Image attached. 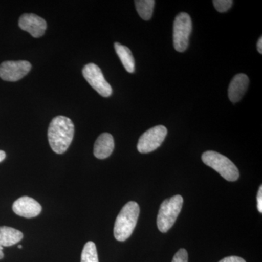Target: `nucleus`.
<instances>
[{
  "label": "nucleus",
  "mask_w": 262,
  "mask_h": 262,
  "mask_svg": "<svg viewBox=\"0 0 262 262\" xmlns=\"http://www.w3.org/2000/svg\"><path fill=\"white\" fill-rule=\"evenodd\" d=\"M75 125L70 118L58 116L52 120L48 127V136L52 150L57 154H63L73 140Z\"/></svg>",
  "instance_id": "nucleus-1"
},
{
  "label": "nucleus",
  "mask_w": 262,
  "mask_h": 262,
  "mask_svg": "<svg viewBox=\"0 0 262 262\" xmlns=\"http://www.w3.org/2000/svg\"><path fill=\"white\" fill-rule=\"evenodd\" d=\"M139 213V204L134 201L128 202L122 208L114 227V235L117 241L123 242L130 237L137 224Z\"/></svg>",
  "instance_id": "nucleus-2"
},
{
  "label": "nucleus",
  "mask_w": 262,
  "mask_h": 262,
  "mask_svg": "<svg viewBox=\"0 0 262 262\" xmlns=\"http://www.w3.org/2000/svg\"><path fill=\"white\" fill-rule=\"evenodd\" d=\"M202 160L229 182H234L239 178L238 169L225 155L214 151H207L202 155Z\"/></svg>",
  "instance_id": "nucleus-3"
},
{
  "label": "nucleus",
  "mask_w": 262,
  "mask_h": 262,
  "mask_svg": "<svg viewBox=\"0 0 262 262\" xmlns=\"http://www.w3.org/2000/svg\"><path fill=\"white\" fill-rule=\"evenodd\" d=\"M183 203L184 200L179 194L163 202L157 220V225L160 232L165 233L173 227L182 211Z\"/></svg>",
  "instance_id": "nucleus-4"
},
{
  "label": "nucleus",
  "mask_w": 262,
  "mask_h": 262,
  "mask_svg": "<svg viewBox=\"0 0 262 262\" xmlns=\"http://www.w3.org/2000/svg\"><path fill=\"white\" fill-rule=\"evenodd\" d=\"M192 29V19L189 14L181 13L177 15L173 23V46L176 51L182 53L187 49Z\"/></svg>",
  "instance_id": "nucleus-5"
},
{
  "label": "nucleus",
  "mask_w": 262,
  "mask_h": 262,
  "mask_svg": "<svg viewBox=\"0 0 262 262\" xmlns=\"http://www.w3.org/2000/svg\"><path fill=\"white\" fill-rule=\"evenodd\" d=\"M168 134L163 125H157L141 135L137 144L138 151L142 154L151 152L159 148Z\"/></svg>",
  "instance_id": "nucleus-6"
},
{
  "label": "nucleus",
  "mask_w": 262,
  "mask_h": 262,
  "mask_svg": "<svg viewBox=\"0 0 262 262\" xmlns=\"http://www.w3.org/2000/svg\"><path fill=\"white\" fill-rule=\"evenodd\" d=\"M82 75L90 85L103 97H110L113 94L111 85L106 82L101 69L95 63H89L84 67Z\"/></svg>",
  "instance_id": "nucleus-7"
},
{
  "label": "nucleus",
  "mask_w": 262,
  "mask_h": 262,
  "mask_svg": "<svg viewBox=\"0 0 262 262\" xmlns=\"http://www.w3.org/2000/svg\"><path fill=\"white\" fill-rule=\"evenodd\" d=\"M32 64L27 61H8L0 65V78L8 82L21 80L30 72Z\"/></svg>",
  "instance_id": "nucleus-8"
},
{
  "label": "nucleus",
  "mask_w": 262,
  "mask_h": 262,
  "mask_svg": "<svg viewBox=\"0 0 262 262\" xmlns=\"http://www.w3.org/2000/svg\"><path fill=\"white\" fill-rule=\"evenodd\" d=\"M19 27L29 32L33 37L39 38L44 35L47 29V23L41 17L35 14L22 15L19 19Z\"/></svg>",
  "instance_id": "nucleus-9"
},
{
  "label": "nucleus",
  "mask_w": 262,
  "mask_h": 262,
  "mask_svg": "<svg viewBox=\"0 0 262 262\" xmlns=\"http://www.w3.org/2000/svg\"><path fill=\"white\" fill-rule=\"evenodd\" d=\"M13 211L20 216L31 219L37 216L41 213L42 206L33 198L24 196L14 202Z\"/></svg>",
  "instance_id": "nucleus-10"
},
{
  "label": "nucleus",
  "mask_w": 262,
  "mask_h": 262,
  "mask_svg": "<svg viewBox=\"0 0 262 262\" xmlns=\"http://www.w3.org/2000/svg\"><path fill=\"white\" fill-rule=\"evenodd\" d=\"M248 84H249V78L247 75L241 73L234 76L229 86V100L234 103L238 102L246 94Z\"/></svg>",
  "instance_id": "nucleus-11"
},
{
  "label": "nucleus",
  "mask_w": 262,
  "mask_h": 262,
  "mask_svg": "<svg viewBox=\"0 0 262 262\" xmlns=\"http://www.w3.org/2000/svg\"><path fill=\"white\" fill-rule=\"evenodd\" d=\"M115 141L113 136L108 133L101 134L94 144V154L98 159H106L113 152Z\"/></svg>",
  "instance_id": "nucleus-12"
},
{
  "label": "nucleus",
  "mask_w": 262,
  "mask_h": 262,
  "mask_svg": "<svg viewBox=\"0 0 262 262\" xmlns=\"http://www.w3.org/2000/svg\"><path fill=\"white\" fill-rule=\"evenodd\" d=\"M23 237L24 234L20 231L5 226L0 227V245L3 247H9L18 244Z\"/></svg>",
  "instance_id": "nucleus-13"
},
{
  "label": "nucleus",
  "mask_w": 262,
  "mask_h": 262,
  "mask_svg": "<svg viewBox=\"0 0 262 262\" xmlns=\"http://www.w3.org/2000/svg\"><path fill=\"white\" fill-rule=\"evenodd\" d=\"M115 49L125 70L129 73H134L135 72V60L130 50L118 42L115 43Z\"/></svg>",
  "instance_id": "nucleus-14"
},
{
  "label": "nucleus",
  "mask_w": 262,
  "mask_h": 262,
  "mask_svg": "<svg viewBox=\"0 0 262 262\" xmlns=\"http://www.w3.org/2000/svg\"><path fill=\"white\" fill-rule=\"evenodd\" d=\"M155 1L154 0H136V10L141 18L149 20L152 16Z\"/></svg>",
  "instance_id": "nucleus-15"
},
{
  "label": "nucleus",
  "mask_w": 262,
  "mask_h": 262,
  "mask_svg": "<svg viewBox=\"0 0 262 262\" xmlns=\"http://www.w3.org/2000/svg\"><path fill=\"white\" fill-rule=\"evenodd\" d=\"M81 262H99L96 244L92 241L84 245L81 255Z\"/></svg>",
  "instance_id": "nucleus-16"
},
{
  "label": "nucleus",
  "mask_w": 262,
  "mask_h": 262,
  "mask_svg": "<svg viewBox=\"0 0 262 262\" xmlns=\"http://www.w3.org/2000/svg\"><path fill=\"white\" fill-rule=\"evenodd\" d=\"M213 3L217 11L220 13H225L227 10L230 9L231 7L233 5V1L232 0H213Z\"/></svg>",
  "instance_id": "nucleus-17"
},
{
  "label": "nucleus",
  "mask_w": 262,
  "mask_h": 262,
  "mask_svg": "<svg viewBox=\"0 0 262 262\" xmlns=\"http://www.w3.org/2000/svg\"><path fill=\"white\" fill-rule=\"evenodd\" d=\"M172 262H188V253L184 248L179 250L173 256Z\"/></svg>",
  "instance_id": "nucleus-18"
},
{
  "label": "nucleus",
  "mask_w": 262,
  "mask_h": 262,
  "mask_svg": "<svg viewBox=\"0 0 262 262\" xmlns=\"http://www.w3.org/2000/svg\"><path fill=\"white\" fill-rule=\"evenodd\" d=\"M219 262H246L245 261L244 258L238 257V256H229V257H226L223 259L221 260Z\"/></svg>",
  "instance_id": "nucleus-19"
},
{
  "label": "nucleus",
  "mask_w": 262,
  "mask_h": 262,
  "mask_svg": "<svg viewBox=\"0 0 262 262\" xmlns=\"http://www.w3.org/2000/svg\"><path fill=\"white\" fill-rule=\"evenodd\" d=\"M257 208L260 213H262V187L260 186L257 194Z\"/></svg>",
  "instance_id": "nucleus-20"
},
{
  "label": "nucleus",
  "mask_w": 262,
  "mask_h": 262,
  "mask_svg": "<svg viewBox=\"0 0 262 262\" xmlns=\"http://www.w3.org/2000/svg\"><path fill=\"white\" fill-rule=\"evenodd\" d=\"M257 51L260 54L262 53V37H260L258 39L257 42Z\"/></svg>",
  "instance_id": "nucleus-21"
},
{
  "label": "nucleus",
  "mask_w": 262,
  "mask_h": 262,
  "mask_svg": "<svg viewBox=\"0 0 262 262\" xmlns=\"http://www.w3.org/2000/svg\"><path fill=\"white\" fill-rule=\"evenodd\" d=\"M5 158H6V154H5V151L0 150V163L3 162L5 159Z\"/></svg>",
  "instance_id": "nucleus-22"
},
{
  "label": "nucleus",
  "mask_w": 262,
  "mask_h": 262,
  "mask_svg": "<svg viewBox=\"0 0 262 262\" xmlns=\"http://www.w3.org/2000/svg\"><path fill=\"white\" fill-rule=\"evenodd\" d=\"M3 246L0 245V259H2V258H3L4 257V253H3Z\"/></svg>",
  "instance_id": "nucleus-23"
},
{
  "label": "nucleus",
  "mask_w": 262,
  "mask_h": 262,
  "mask_svg": "<svg viewBox=\"0 0 262 262\" xmlns=\"http://www.w3.org/2000/svg\"><path fill=\"white\" fill-rule=\"evenodd\" d=\"M18 248H22V246H20H20H18Z\"/></svg>",
  "instance_id": "nucleus-24"
}]
</instances>
